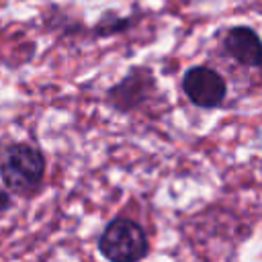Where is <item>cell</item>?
I'll return each instance as SVG.
<instances>
[{
  "label": "cell",
  "instance_id": "7",
  "mask_svg": "<svg viewBox=\"0 0 262 262\" xmlns=\"http://www.w3.org/2000/svg\"><path fill=\"white\" fill-rule=\"evenodd\" d=\"M10 209H12V194L4 186H0V215H4Z\"/></svg>",
  "mask_w": 262,
  "mask_h": 262
},
{
  "label": "cell",
  "instance_id": "6",
  "mask_svg": "<svg viewBox=\"0 0 262 262\" xmlns=\"http://www.w3.org/2000/svg\"><path fill=\"white\" fill-rule=\"evenodd\" d=\"M137 23V16H121V14H115L111 10H106L90 29L92 37H98V39H106V37H113V35H121L125 31H129L131 27H135Z\"/></svg>",
  "mask_w": 262,
  "mask_h": 262
},
{
  "label": "cell",
  "instance_id": "5",
  "mask_svg": "<svg viewBox=\"0 0 262 262\" xmlns=\"http://www.w3.org/2000/svg\"><path fill=\"white\" fill-rule=\"evenodd\" d=\"M221 49L227 57L244 68L258 70L262 66V43L256 29L248 25H235L223 31Z\"/></svg>",
  "mask_w": 262,
  "mask_h": 262
},
{
  "label": "cell",
  "instance_id": "3",
  "mask_svg": "<svg viewBox=\"0 0 262 262\" xmlns=\"http://www.w3.org/2000/svg\"><path fill=\"white\" fill-rule=\"evenodd\" d=\"M160 94L158 78L149 66H133L127 74L111 84L104 92V102L121 115L145 108Z\"/></svg>",
  "mask_w": 262,
  "mask_h": 262
},
{
  "label": "cell",
  "instance_id": "1",
  "mask_svg": "<svg viewBox=\"0 0 262 262\" xmlns=\"http://www.w3.org/2000/svg\"><path fill=\"white\" fill-rule=\"evenodd\" d=\"M47 172V158L39 143L20 139L0 145V180L12 196L31 199L39 192Z\"/></svg>",
  "mask_w": 262,
  "mask_h": 262
},
{
  "label": "cell",
  "instance_id": "4",
  "mask_svg": "<svg viewBox=\"0 0 262 262\" xmlns=\"http://www.w3.org/2000/svg\"><path fill=\"white\" fill-rule=\"evenodd\" d=\"M180 88L188 102L203 111L219 108L227 98V82L211 66L186 68L180 80Z\"/></svg>",
  "mask_w": 262,
  "mask_h": 262
},
{
  "label": "cell",
  "instance_id": "2",
  "mask_svg": "<svg viewBox=\"0 0 262 262\" xmlns=\"http://www.w3.org/2000/svg\"><path fill=\"white\" fill-rule=\"evenodd\" d=\"M96 248L106 262H141L149 254V237L141 223L119 215L102 227Z\"/></svg>",
  "mask_w": 262,
  "mask_h": 262
}]
</instances>
